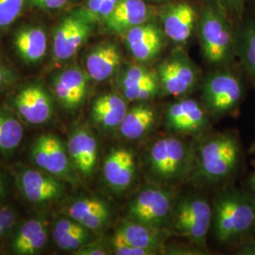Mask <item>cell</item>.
<instances>
[{"label": "cell", "mask_w": 255, "mask_h": 255, "mask_svg": "<svg viewBox=\"0 0 255 255\" xmlns=\"http://www.w3.org/2000/svg\"><path fill=\"white\" fill-rule=\"evenodd\" d=\"M243 146L236 130H225L204 137L196 148L194 169L188 181L202 185L232 182L243 162Z\"/></svg>", "instance_id": "6da1fadb"}, {"label": "cell", "mask_w": 255, "mask_h": 255, "mask_svg": "<svg viewBox=\"0 0 255 255\" xmlns=\"http://www.w3.org/2000/svg\"><path fill=\"white\" fill-rule=\"evenodd\" d=\"M255 219V192L226 184L215 197L211 231L220 245L239 246L252 235Z\"/></svg>", "instance_id": "7a4b0ae2"}, {"label": "cell", "mask_w": 255, "mask_h": 255, "mask_svg": "<svg viewBox=\"0 0 255 255\" xmlns=\"http://www.w3.org/2000/svg\"><path fill=\"white\" fill-rule=\"evenodd\" d=\"M196 147L176 135L160 137L147 146L142 164L148 181L172 187L188 181L194 169Z\"/></svg>", "instance_id": "3957f363"}, {"label": "cell", "mask_w": 255, "mask_h": 255, "mask_svg": "<svg viewBox=\"0 0 255 255\" xmlns=\"http://www.w3.org/2000/svg\"><path fill=\"white\" fill-rule=\"evenodd\" d=\"M199 41L204 59L212 65L226 66L236 56V32L228 14L218 5L206 6L198 25Z\"/></svg>", "instance_id": "277c9868"}, {"label": "cell", "mask_w": 255, "mask_h": 255, "mask_svg": "<svg viewBox=\"0 0 255 255\" xmlns=\"http://www.w3.org/2000/svg\"><path fill=\"white\" fill-rule=\"evenodd\" d=\"M212 205L198 194L176 199L168 226L170 234L186 238L190 243L206 250V238L211 231Z\"/></svg>", "instance_id": "5b68a950"}, {"label": "cell", "mask_w": 255, "mask_h": 255, "mask_svg": "<svg viewBox=\"0 0 255 255\" xmlns=\"http://www.w3.org/2000/svg\"><path fill=\"white\" fill-rule=\"evenodd\" d=\"M203 106L210 116L236 115L245 96V85L238 74L224 67L209 74L201 86Z\"/></svg>", "instance_id": "8992f818"}, {"label": "cell", "mask_w": 255, "mask_h": 255, "mask_svg": "<svg viewBox=\"0 0 255 255\" xmlns=\"http://www.w3.org/2000/svg\"><path fill=\"white\" fill-rule=\"evenodd\" d=\"M176 197L171 187L149 184L128 202L126 219L154 228L168 230Z\"/></svg>", "instance_id": "52a82bcc"}, {"label": "cell", "mask_w": 255, "mask_h": 255, "mask_svg": "<svg viewBox=\"0 0 255 255\" xmlns=\"http://www.w3.org/2000/svg\"><path fill=\"white\" fill-rule=\"evenodd\" d=\"M81 8L67 12L58 22L52 35V54L55 63L65 64L72 60L91 36L95 27Z\"/></svg>", "instance_id": "ba28073f"}, {"label": "cell", "mask_w": 255, "mask_h": 255, "mask_svg": "<svg viewBox=\"0 0 255 255\" xmlns=\"http://www.w3.org/2000/svg\"><path fill=\"white\" fill-rule=\"evenodd\" d=\"M30 160L39 169L63 182L77 185L80 177L71 164L67 146L61 138L52 133L37 137L30 147Z\"/></svg>", "instance_id": "9c48e42d"}, {"label": "cell", "mask_w": 255, "mask_h": 255, "mask_svg": "<svg viewBox=\"0 0 255 255\" xmlns=\"http://www.w3.org/2000/svg\"><path fill=\"white\" fill-rule=\"evenodd\" d=\"M160 83V95L184 97L196 88L200 73L182 49H176L156 68Z\"/></svg>", "instance_id": "30bf717a"}, {"label": "cell", "mask_w": 255, "mask_h": 255, "mask_svg": "<svg viewBox=\"0 0 255 255\" xmlns=\"http://www.w3.org/2000/svg\"><path fill=\"white\" fill-rule=\"evenodd\" d=\"M54 97L46 88L32 82L22 86L9 100L19 119L30 125H44L54 116Z\"/></svg>", "instance_id": "8fae6325"}, {"label": "cell", "mask_w": 255, "mask_h": 255, "mask_svg": "<svg viewBox=\"0 0 255 255\" xmlns=\"http://www.w3.org/2000/svg\"><path fill=\"white\" fill-rule=\"evenodd\" d=\"M116 89L128 102H145L160 96V83L156 69L146 64L121 66L116 75Z\"/></svg>", "instance_id": "7c38bea8"}, {"label": "cell", "mask_w": 255, "mask_h": 255, "mask_svg": "<svg viewBox=\"0 0 255 255\" xmlns=\"http://www.w3.org/2000/svg\"><path fill=\"white\" fill-rule=\"evenodd\" d=\"M91 79L79 65L66 66L55 73L50 86L55 101L66 112L75 113L86 101Z\"/></svg>", "instance_id": "4fadbf2b"}, {"label": "cell", "mask_w": 255, "mask_h": 255, "mask_svg": "<svg viewBox=\"0 0 255 255\" xmlns=\"http://www.w3.org/2000/svg\"><path fill=\"white\" fill-rule=\"evenodd\" d=\"M209 113L193 99H182L166 106L164 125L176 135H200L209 126Z\"/></svg>", "instance_id": "5bb4252c"}, {"label": "cell", "mask_w": 255, "mask_h": 255, "mask_svg": "<svg viewBox=\"0 0 255 255\" xmlns=\"http://www.w3.org/2000/svg\"><path fill=\"white\" fill-rule=\"evenodd\" d=\"M137 168L135 154L131 149L123 146L113 147L103 160V180L112 192L122 195L135 182Z\"/></svg>", "instance_id": "9a60e30c"}, {"label": "cell", "mask_w": 255, "mask_h": 255, "mask_svg": "<svg viewBox=\"0 0 255 255\" xmlns=\"http://www.w3.org/2000/svg\"><path fill=\"white\" fill-rule=\"evenodd\" d=\"M67 151L75 171L84 180H90L97 170L99 142L86 125L74 127L68 136Z\"/></svg>", "instance_id": "2e32d148"}, {"label": "cell", "mask_w": 255, "mask_h": 255, "mask_svg": "<svg viewBox=\"0 0 255 255\" xmlns=\"http://www.w3.org/2000/svg\"><path fill=\"white\" fill-rule=\"evenodd\" d=\"M16 183L23 198L33 204H46L58 201L65 191L62 180L41 169H20Z\"/></svg>", "instance_id": "e0dca14e"}, {"label": "cell", "mask_w": 255, "mask_h": 255, "mask_svg": "<svg viewBox=\"0 0 255 255\" xmlns=\"http://www.w3.org/2000/svg\"><path fill=\"white\" fill-rule=\"evenodd\" d=\"M123 38L128 51L134 61L146 64L161 54L166 36L163 28L151 20L129 29Z\"/></svg>", "instance_id": "ac0fdd59"}, {"label": "cell", "mask_w": 255, "mask_h": 255, "mask_svg": "<svg viewBox=\"0 0 255 255\" xmlns=\"http://www.w3.org/2000/svg\"><path fill=\"white\" fill-rule=\"evenodd\" d=\"M65 215L98 234L111 224L114 209L109 201L101 197L80 196L66 205Z\"/></svg>", "instance_id": "d6986e66"}, {"label": "cell", "mask_w": 255, "mask_h": 255, "mask_svg": "<svg viewBox=\"0 0 255 255\" xmlns=\"http://www.w3.org/2000/svg\"><path fill=\"white\" fill-rule=\"evenodd\" d=\"M153 18L154 10L145 0H120L102 26L108 33L123 37L129 29Z\"/></svg>", "instance_id": "ffe728a7"}, {"label": "cell", "mask_w": 255, "mask_h": 255, "mask_svg": "<svg viewBox=\"0 0 255 255\" xmlns=\"http://www.w3.org/2000/svg\"><path fill=\"white\" fill-rule=\"evenodd\" d=\"M123 55L119 45L104 41L93 46L85 55L84 70L96 82H103L116 77L121 67Z\"/></svg>", "instance_id": "44dd1931"}, {"label": "cell", "mask_w": 255, "mask_h": 255, "mask_svg": "<svg viewBox=\"0 0 255 255\" xmlns=\"http://www.w3.org/2000/svg\"><path fill=\"white\" fill-rule=\"evenodd\" d=\"M12 46L24 64H40L45 59L48 49L46 27L37 24H27L19 27L12 36Z\"/></svg>", "instance_id": "7402d4cb"}, {"label": "cell", "mask_w": 255, "mask_h": 255, "mask_svg": "<svg viewBox=\"0 0 255 255\" xmlns=\"http://www.w3.org/2000/svg\"><path fill=\"white\" fill-rule=\"evenodd\" d=\"M128 103L118 92L102 94L93 101L90 112L92 123L103 133L118 131L127 114Z\"/></svg>", "instance_id": "603a6c76"}, {"label": "cell", "mask_w": 255, "mask_h": 255, "mask_svg": "<svg viewBox=\"0 0 255 255\" xmlns=\"http://www.w3.org/2000/svg\"><path fill=\"white\" fill-rule=\"evenodd\" d=\"M196 20V10L185 2L168 5L161 13L164 34L175 44H184L191 38Z\"/></svg>", "instance_id": "cb8c5ba5"}, {"label": "cell", "mask_w": 255, "mask_h": 255, "mask_svg": "<svg viewBox=\"0 0 255 255\" xmlns=\"http://www.w3.org/2000/svg\"><path fill=\"white\" fill-rule=\"evenodd\" d=\"M116 233L131 246L146 250L153 255H162L170 234L168 230L150 227L127 219L119 223Z\"/></svg>", "instance_id": "d4e9b609"}, {"label": "cell", "mask_w": 255, "mask_h": 255, "mask_svg": "<svg viewBox=\"0 0 255 255\" xmlns=\"http://www.w3.org/2000/svg\"><path fill=\"white\" fill-rule=\"evenodd\" d=\"M157 120L158 114L153 105L148 101L135 102L128 109L117 132L124 140L138 141L152 130Z\"/></svg>", "instance_id": "484cf974"}, {"label": "cell", "mask_w": 255, "mask_h": 255, "mask_svg": "<svg viewBox=\"0 0 255 255\" xmlns=\"http://www.w3.org/2000/svg\"><path fill=\"white\" fill-rule=\"evenodd\" d=\"M49 235V225L46 219L35 218L24 222L16 231L10 243L12 254L35 255L46 246Z\"/></svg>", "instance_id": "4316f807"}, {"label": "cell", "mask_w": 255, "mask_h": 255, "mask_svg": "<svg viewBox=\"0 0 255 255\" xmlns=\"http://www.w3.org/2000/svg\"><path fill=\"white\" fill-rule=\"evenodd\" d=\"M95 233L69 217L57 219L52 230L55 245L65 252L78 251L95 240Z\"/></svg>", "instance_id": "83f0119b"}, {"label": "cell", "mask_w": 255, "mask_h": 255, "mask_svg": "<svg viewBox=\"0 0 255 255\" xmlns=\"http://www.w3.org/2000/svg\"><path fill=\"white\" fill-rule=\"evenodd\" d=\"M24 127L13 111L0 107V156L13 154L24 139Z\"/></svg>", "instance_id": "f1b7e54d"}, {"label": "cell", "mask_w": 255, "mask_h": 255, "mask_svg": "<svg viewBox=\"0 0 255 255\" xmlns=\"http://www.w3.org/2000/svg\"><path fill=\"white\" fill-rule=\"evenodd\" d=\"M236 56L255 86V21H248L236 31Z\"/></svg>", "instance_id": "f546056e"}, {"label": "cell", "mask_w": 255, "mask_h": 255, "mask_svg": "<svg viewBox=\"0 0 255 255\" xmlns=\"http://www.w3.org/2000/svg\"><path fill=\"white\" fill-rule=\"evenodd\" d=\"M27 7V0H0V33L6 32Z\"/></svg>", "instance_id": "4dcf8cb0"}, {"label": "cell", "mask_w": 255, "mask_h": 255, "mask_svg": "<svg viewBox=\"0 0 255 255\" xmlns=\"http://www.w3.org/2000/svg\"><path fill=\"white\" fill-rule=\"evenodd\" d=\"M120 0H85L81 9L93 23L102 24Z\"/></svg>", "instance_id": "1f68e13d"}, {"label": "cell", "mask_w": 255, "mask_h": 255, "mask_svg": "<svg viewBox=\"0 0 255 255\" xmlns=\"http://www.w3.org/2000/svg\"><path fill=\"white\" fill-rule=\"evenodd\" d=\"M109 247L113 255H153L146 250L131 246L115 232L110 239Z\"/></svg>", "instance_id": "d6a6232c"}, {"label": "cell", "mask_w": 255, "mask_h": 255, "mask_svg": "<svg viewBox=\"0 0 255 255\" xmlns=\"http://www.w3.org/2000/svg\"><path fill=\"white\" fill-rule=\"evenodd\" d=\"M75 0H27V7L46 12L59 11L70 6Z\"/></svg>", "instance_id": "836d02e7"}, {"label": "cell", "mask_w": 255, "mask_h": 255, "mask_svg": "<svg viewBox=\"0 0 255 255\" xmlns=\"http://www.w3.org/2000/svg\"><path fill=\"white\" fill-rule=\"evenodd\" d=\"M207 251L203 248L197 246L195 244H190V245H182V244H178V245H167L165 244L162 255H206Z\"/></svg>", "instance_id": "e575fe53"}, {"label": "cell", "mask_w": 255, "mask_h": 255, "mask_svg": "<svg viewBox=\"0 0 255 255\" xmlns=\"http://www.w3.org/2000/svg\"><path fill=\"white\" fill-rule=\"evenodd\" d=\"M247 0H215L219 9L228 15H234L240 18L245 9Z\"/></svg>", "instance_id": "d590c367"}, {"label": "cell", "mask_w": 255, "mask_h": 255, "mask_svg": "<svg viewBox=\"0 0 255 255\" xmlns=\"http://www.w3.org/2000/svg\"><path fill=\"white\" fill-rule=\"evenodd\" d=\"M111 254L112 253L109 244L104 245L96 240H93L90 243L82 246L73 253L75 255H107Z\"/></svg>", "instance_id": "8d00e7d4"}, {"label": "cell", "mask_w": 255, "mask_h": 255, "mask_svg": "<svg viewBox=\"0 0 255 255\" xmlns=\"http://www.w3.org/2000/svg\"><path fill=\"white\" fill-rule=\"evenodd\" d=\"M16 81V75L8 66L0 62V92L10 87Z\"/></svg>", "instance_id": "74e56055"}, {"label": "cell", "mask_w": 255, "mask_h": 255, "mask_svg": "<svg viewBox=\"0 0 255 255\" xmlns=\"http://www.w3.org/2000/svg\"><path fill=\"white\" fill-rule=\"evenodd\" d=\"M18 221V213H15L9 218L0 221V240L3 238L9 236V234L12 232L14 226L16 225Z\"/></svg>", "instance_id": "f35d334b"}, {"label": "cell", "mask_w": 255, "mask_h": 255, "mask_svg": "<svg viewBox=\"0 0 255 255\" xmlns=\"http://www.w3.org/2000/svg\"><path fill=\"white\" fill-rule=\"evenodd\" d=\"M237 255H255V237L251 235L237 248Z\"/></svg>", "instance_id": "ab89813d"}, {"label": "cell", "mask_w": 255, "mask_h": 255, "mask_svg": "<svg viewBox=\"0 0 255 255\" xmlns=\"http://www.w3.org/2000/svg\"><path fill=\"white\" fill-rule=\"evenodd\" d=\"M15 213H18L15 207H13L10 204H5V203L0 202V221L9 218V216H11Z\"/></svg>", "instance_id": "60d3db41"}, {"label": "cell", "mask_w": 255, "mask_h": 255, "mask_svg": "<svg viewBox=\"0 0 255 255\" xmlns=\"http://www.w3.org/2000/svg\"><path fill=\"white\" fill-rule=\"evenodd\" d=\"M246 186V189L255 193V170L247 178Z\"/></svg>", "instance_id": "b9f144b4"}, {"label": "cell", "mask_w": 255, "mask_h": 255, "mask_svg": "<svg viewBox=\"0 0 255 255\" xmlns=\"http://www.w3.org/2000/svg\"><path fill=\"white\" fill-rule=\"evenodd\" d=\"M249 153L252 155H255V141L253 142V144L250 146V148H249Z\"/></svg>", "instance_id": "7bdbcfd3"}, {"label": "cell", "mask_w": 255, "mask_h": 255, "mask_svg": "<svg viewBox=\"0 0 255 255\" xmlns=\"http://www.w3.org/2000/svg\"><path fill=\"white\" fill-rule=\"evenodd\" d=\"M148 2H165V1H169V0H145Z\"/></svg>", "instance_id": "ee69618b"}, {"label": "cell", "mask_w": 255, "mask_h": 255, "mask_svg": "<svg viewBox=\"0 0 255 255\" xmlns=\"http://www.w3.org/2000/svg\"><path fill=\"white\" fill-rule=\"evenodd\" d=\"M252 235H253V236H255V224H254V228H253V232H252Z\"/></svg>", "instance_id": "f6af8a7d"}, {"label": "cell", "mask_w": 255, "mask_h": 255, "mask_svg": "<svg viewBox=\"0 0 255 255\" xmlns=\"http://www.w3.org/2000/svg\"><path fill=\"white\" fill-rule=\"evenodd\" d=\"M1 176H2V174L0 173V177H1Z\"/></svg>", "instance_id": "bcb514c9"}, {"label": "cell", "mask_w": 255, "mask_h": 255, "mask_svg": "<svg viewBox=\"0 0 255 255\" xmlns=\"http://www.w3.org/2000/svg\"><path fill=\"white\" fill-rule=\"evenodd\" d=\"M0 254H1V253H0Z\"/></svg>", "instance_id": "7dc6e473"}]
</instances>
